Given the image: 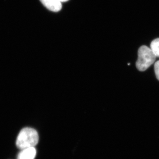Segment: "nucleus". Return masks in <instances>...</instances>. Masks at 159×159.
I'll return each mask as SVG.
<instances>
[{
	"mask_svg": "<svg viewBox=\"0 0 159 159\" xmlns=\"http://www.w3.org/2000/svg\"><path fill=\"white\" fill-rule=\"evenodd\" d=\"M39 142L37 132L34 129L26 127L20 131L16 141L18 148H25L34 147Z\"/></svg>",
	"mask_w": 159,
	"mask_h": 159,
	"instance_id": "f257e3e1",
	"label": "nucleus"
},
{
	"mask_svg": "<svg viewBox=\"0 0 159 159\" xmlns=\"http://www.w3.org/2000/svg\"><path fill=\"white\" fill-rule=\"evenodd\" d=\"M156 56L150 48L142 46L138 51V59L136 66L140 71L146 70L155 61Z\"/></svg>",
	"mask_w": 159,
	"mask_h": 159,
	"instance_id": "f03ea898",
	"label": "nucleus"
},
{
	"mask_svg": "<svg viewBox=\"0 0 159 159\" xmlns=\"http://www.w3.org/2000/svg\"><path fill=\"white\" fill-rule=\"evenodd\" d=\"M42 3L50 11L57 12L62 8L61 3L58 0H40Z\"/></svg>",
	"mask_w": 159,
	"mask_h": 159,
	"instance_id": "7ed1b4c3",
	"label": "nucleus"
},
{
	"mask_svg": "<svg viewBox=\"0 0 159 159\" xmlns=\"http://www.w3.org/2000/svg\"><path fill=\"white\" fill-rule=\"evenodd\" d=\"M36 154V151L34 147H30L22 149L19 153L17 159H34Z\"/></svg>",
	"mask_w": 159,
	"mask_h": 159,
	"instance_id": "20e7f679",
	"label": "nucleus"
},
{
	"mask_svg": "<svg viewBox=\"0 0 159 159\" xmlns=\"http://www.w3.org/2000/svg\"><path fill=\"white\" fill-rule=\"evenodd\" d=\"M150 48L156 56L159 57V38L156 39L152 42Z\"/></svg>",
	"mask_w": 159,
	"mask_h": 159,
	"instance_id": "39448f33",
	"label": "nucleus"
},
{
	"mask_svg": "<svg viewBox=\"0 0 159 159\" xmlns=\"http://www.w3.org/2000/svg\"><path fill=\"white\" fill-rule=\"evenodd\" d=\"M154 71L157 79L159 80V61L155 64Z\"/></svg>",
	"mask_w": 159,
	"mask_h": 159,
	"instance_id": "423d86ee",
	"label": "nucleus"
},
{
	"mask_svg": "<svg viewBox=\"0 0 159 159\" xmlns=\"http://www.w3.org/2000/svg\"><path fill=\"white\" fill-rule=\"evenodd\" d=\"M58 1H60L61 2H67V1H69V0H58Z\"/></svg>",
	"mask_w": 159,
	"mask_h": 159,
	"instance_id": "0eeeda50",
	"label": "nucleus"
}]
</instances>
